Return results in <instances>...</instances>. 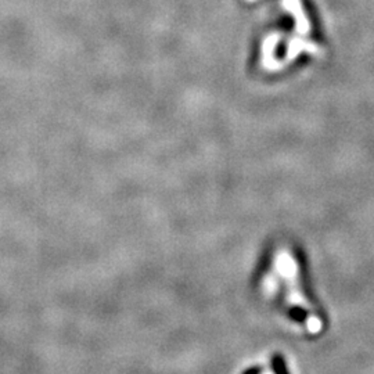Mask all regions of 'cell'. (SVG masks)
<instances>
[{"instance_id":"cell-1","label":"cell","mask_w":374,"mask_h":374,"mask_svg":"<svg viewBox=\"0 0 374 374\" xmlns=\"http://www.w3.org/2000/svg\"><path fill=\"white\" fill-rule=\"evenodd\" d=\"M258 287L266 301L276 303L305 333L315 335L323 330L321 316L305 292L301 266L290 247L273 251Z\"/></svg>"}]
</instances>
